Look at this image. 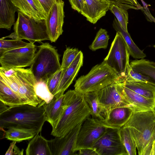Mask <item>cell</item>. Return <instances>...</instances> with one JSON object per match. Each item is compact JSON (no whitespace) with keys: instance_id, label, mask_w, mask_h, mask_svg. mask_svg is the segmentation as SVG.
Returning a JSON list of instances; mask_svg holds the SVG:
<instances>
[{"instance_id":"22","label":"cell","mask_w":155,"mask_h":155,"mask_svg":"<svg viewBox=\"0 0 155 155\" xmlns=\"http://www.w3.org/2000/svg\"><path fill=\"white\" fill-rule=\"evenodd\" d=\"M17 11L11 0H0V28L10 30L15 24Z\"/></svg>"},{"instance_id":"6","label":"cell","mask_w":155,"mask_h":155,"mask_svg":"<svg viewBox=\"0 0 155 155\" xmlns=\"http://www.w3.org/2000/svg\"><path fill=\"white\" fill-rule=\"evenodd\" d=\"M13 29L14 32L10 35L2 38L25 39L31 43L50 40L45 20L36 21L19 11L18 12V18L14 24Z\"/></svg>"},{"instance_id":"45","label":"cell","mask_w":155,"mask_h":155,"mask_svg":"<svg viewBox=\"0 0 155 155\" xmlns=\"http://www.w3.org/2000/svg\"><path fill=\"white\" fill-rule=\"evenodd\" d=\"M70 3L71 4V2L72 0H68Z\"/></svg>"},{"instance_id":"19","label":"cell","mask_w":155,"mask_h":155,"mask_svg":"<svg viewBox=\"0 0 155 155\" xmlns=\"http://www.w3.org/2000/svg\"><path fill=\"white\" fill-rule=\"evenodd\" d=\"M134 112V110L129 107H117L112 109L102 121L111 128L119 129L127 122Z\"/></svg>"},{"instance_id":"15","label":"cell","mask_w":155,"mask_h":155,"mask_svg":"<svg viewBox=\"0 0 155 155\" xmlns=\"http://www.w3.org/2000/svg\"><path fill=\"white\" fill-rule=\"evenodd\" d=\"M71 90L57 98L53 97L48 103H45L43 106L45 109L46 121L54 127L59 120L66 108L68 103Z\"/></svg>"},{"instance_id":"21","label":"cell","mask_w":155,"mask_h":155,"mask_svg":"<svg viewBox=\"0 0 155 155\" xmlns=\"http://www.w3.org/2000/svg\"><path fill=\"white\" fill-rule=\"evenodd\" d=\"M119 80L125 87L147 98L155 100V84L149 81H143L119 77Z\"/></svg>"},{"instance_id":"29","label":"cell","mask_w":155,"mask_h":155,"mask_svg":"<svg viewBox=\"0 0 155 155\" xmlns=\"http://www.w3.org/2000/svg\"><path fill=\"white\" fill-rule=\"evenodd\" d=\"M119 133L128 155H136V145L129 128L123 126L119 129Z\"/></svg>"},{"instance_id":"10","label":"cell","mask_w":155,"mask_h":155,"mask_svg":"<svg viewBox=\"0 0 155 155\" xmlns=\"http://www.w3.org/2000/svg\"><path fill=\"white\" fill-rule=\"evenodd\" d=\"M15 77L18 86L19 96L26 104L36 106L43 101L36 95L37 82L30 68H15Z\"/></svg>"},{"instance_id":"11","label":"cell","mask_w":155,"mask_h":155,"mask_svg":"<svg viewBox=\"0 0 155 155\" xmlns=\"http://www.w3.org/2000/svg\"><path fill=\"white\" fill-rule=\"evenodd\" d=\"M97 95L104 119L115 108L125 106L132 108L122 95L118 81L98 91Z\"/></svg>"},{"instance_id":"37","label":"cell","mask_w":155,"mask_h":155,"mask_svg":"<svg viewBox=\"0 0 155 155\" xmlns=\"http://www.w3.org/2000/svg\"><path fill=\"white\" fill-rule=\"evenodd\" d=\"M125 77L128 79L150 82V79L148 77L133 69L130 66V64L127 67Z\"/></svg>"},{"instance_id":"34","label":"cell","mask_w":155,"mask_h":155,"mask_svg":"<svg viewBox=\"0 0 155 155\" xmlns=\"http://www.w3.org/2000/svg\"><path fill=\"white\" fill-rule=\"evenodd\" d=\"M64 69H61L47 80L46 84L50 92L54 96L56 94L58 86Z\"/></svg>"},{"instance_id":"23","label":"cell","mask_w":155,"mask_h":155,"mask_svg":"<svg viewBox=\"0 0 155 155\" xmlns=\"http://www.w3.org/2000/svg\"><path fill=\"white\" fill-rule=\"evenodd\" d=\"M25 152L26 155H52L48 140L38 134L29 142Z\"/></svg>"},{"instance_id":"43","label":"cell","mask_w":155,"mask_h":155,"mask_svg":"<svg viewBox=\"0 0 155 155\" xmlns=\"http://www.w3.org/2000/svg\"><path fill=\"white\" fill-rule=\"evenodd\" d=\"M101 0L102 1V2H107L106 0Z\"/></svg>"},{"instance_id":"30","label":"cell","mask_w":155,"mask_h":155,"mask_svg":"<svg viewBox=\"0 0 155 155\" xmlns=\"http://www.w3.org/2000/svg\"><path fill=\"white\" fill-rule=\"evenodd\" d=\"M107 31L101 28L97 32L95 38L91 44L89 46V49L92 51L101 48H107L109 39Z\"/></svg>"},{"instance_id":"14","label":"cell","mask_w":155,"mask_h":155,"mask_svg":"<svg viewBox=\"0 0 155 155\" xmlns=\"http://www.w3.org/2000/svg\"><path fill=\"white\" fill-rule=\"evenodd\" d=\"M82 123L77 125L63 136L55 137L53 139L48 140L52 155L76 154L75 149Z\"/></svg>"},{"instance_id":"24","label":"cell","mask_w":155,"mask_h":155,"mask_svg":"<svg viewBox=\"0 0 155 155\" xmlns=\"http://www.w3.org/2000/svg\"><path fill=\"white\" fill-rule=\"evenodd\" d=\"M112 25L115 30L120 33L125 40L128 46L130 55L134 58L138 59L144 58L146 56V54L134 43L128 32L122 28L115 18Z\"/></svg>"},{"instance_id":"8","label":"cell","mask_w":155,"mask_h":155,"mask_svg":"<svg viewBox=\"0 0 155 155\" xmlns=\"http://www.w3.org/2000/svg\"><path fill=\"white\" fill-rule=\"evenodd\" d=\"M111 128L102 120L90 117L82 123L77 137L76 152L85 148H92L96 142Z\"/></svg>"},{"instance_id":"9","label":"cell","mask_w":155,"mask_h":155,"mask_svg":"<svg viewBox=\"0 0 155 155\" xmlns=\"http://www.w3.org/2000/svg\"><path fill=\"white\" fill-rule=\"evenodd\" d=\"M37 49L34 43L6 51L0 54L1 67L6 70L30 66Z\"/></svg>"},{"instance_id":"40","label":"cell","mask_w":155,"mask_h":155,"mask_svg":"<svg viewBox=\"0 0 155 155\" xmlns=\"http://www.w3.org/2000/svg\"><path fill=\"white\" fill-rule=\"evenodd\" d=\"M70 4L73 9L81 13L83 6V0H72Z\"/></svg>"},{"instance_id":"7","label":"cell","mask_w":155,"mask_h":155,"mask_svg":"<svg viewBox=\"0 0 155 155\" xmlns=\"http://www.w3.org/2000/svg\"><path fill=\"white\" fill-rule=\"evenodd\" d=\"M130 54L128 46L123 37L117 32L108 54L104 61L113 69L120 77L126 76L130 65Z\"/></svg>"},{"instance_id":"18","label":"cell","mask_w":155,"mask_h":155,"mask_svg":"<svg viewBox=\"0 0 155 155\" xmlns=\"http://www.w3.org/2000/svg\"><path fill=\"white\" fill-rule=\"evenodd\" d=\"M118 82L122 95L130 104L134 112L153 110L155 105V100L144 97L127 88L119 79Z\"/></svg>"},{"instance_id":"1","label":"cell","mask_w":155,"mask_h":155,"mask_svg":"<svg viewBox=\"0 0 155 155\" xmlns=\"http://www.w3.org/2000/svg\"><path fill=\"white\" fill-rule=\"evenodd\" d=\"M46 121L43 106L28 104L7 107L0 113L1 129L17 127L33 130L38 134Z\"/></svg>"},{"instance_id":"25","label":"cell","mask_w":155,"mask_h":155,"mask_svg":"<svg viewBox=\"0 0 155 155\" xmlns=\"http://www.w3.org/2000/svg\"><path fill=\"white\" fill-rule=\"evenodd\" d=\"M133 69L148 77L155 84V62L144 59L133 60L130 63Z\"/></svg>"},{"instance_id":"35","label":"cell","mask_w":155,"mask_h":155,"mask_svg":"<svg viewBox=\"0 0 155 155\" xmlns=\"http://www.w3.org/2000/svg\"><path fill=\"white\" fill-rule=\"evenodd\" d=\"M76 48H66L64 51L61 64V69H65L71 64L79 52Z\"/></svg>"},{"instance_id":"16","label":"cell","mask_w":155,"mask_h":155,"mask_svg":"<svg viewBox=\"0 0 155 155\" xmlns=\"http://www.w3.org/2000/svg\"><path fill=\"white\" fill-rule=\"evenodd\" d=\"M83 54L80 51L71 64L64 70L58 86L56 94L54 97L57 98L64 94V91L72 83L73 80L82 66Z\"/></svg>"},{"instance_id":"13","label":"cell","mask_w":155,"mask_h":155,"mask_svg":"<svg viewBox=\"0 0 155 155\" xmlns=\"http://www.w3.org/2000/svg\"><path fill=\"white\" fill-rule=\"evenodd\" d=\"M64 6V2L62 0L56 2L45 20L47 33L51 42H55L63 31Z\"/></svg>"},{"instance_id":"27","label":"cell","mask_w":155,"mask_h":155,"mask_svg":"<svg viewBox=\"0 0 155 155\" xmlns=\"http://www.w3.org/2000/svg\"><path fill=\"white\" fill-rule=\"evenodd\" d=\"M0 101L8 107L26 104L9 87L0 81Z\"/></svg>"},{"instance_id":"38","label":"cell","mask_w":155,"mask_h":155,"mask_svg":"<svg viewBox=\"0 0 155 155\" xmlns=\"http://www.w3.org/2000/svg\"><path fill=\"white\" fill-rule=\"evenodd\" d=\"M16 141H12L10 143L9 148L5 154V155H23V149H22L21 150L16 145Z\"/></svg>"},{"instance_id":"12","label":"cell","mask_w":155,"mask_h":155,"mask_svg":"<svg viewBox=\"0 0 155 155\" xmlns=\"http://www.w3.org/2000/svg\"><path fill=\"white\" fill-rule=\"evenodd\" d=\"M119 129L109 128L94 144L92 148L98 155H128L121 139Z\"/></svg>"},{"instance_id":"3","label":"cell","mask_w":155,"mask_h":155,"mask_svg":"<svg viewBox=\"0 0 155 155\" xmlns=\"http://www.w3.org/2000/svg\"><path fill=\"white\" fill-rule=\"evenodd\" d=\"M91 116V110L84 94L71 90L68 105L60 119L52 128L51 135L63 136Z\"/></svg>"},{"instance_id":"41","label":"cell","mask_w":155,"mask_h":155,"mask_svg":"<svg viewBox=\"0 0 155 155\" xmlns=\"http://www.w3.org/2000/svg\"><path fill=\"white\" fill-rule=\"evenodd\" d=\"M77 155H98L93 148H85L80 150Z\"/></svg>"},{"instance_id":"17","label":"cell","mask_w":155,"mask_h":155,"mask_svg":"<svg viewBox=\"0 0 155 155\" xmlns=\"http://www.w3.org/2000/svg\"><path fill=\"white\" fill-rule=\"evenodd\" d=\"M83 6L81 13L87 20L95 24L104 16L111 4L101 0H83Z\"/></svg>"},{"instance_id":"28","label":"cell","mask_w":155,"mask_h":155,"mask_svg":"<svg viewBox=\"0 0 155 155\" xmlns=\"http://www.w3.org/2000/svg\"><path fill=\"white\" fill-rule=\"evenodd\" d=\"M97 92L86 93L84 94V96L91 110V117L103 120L104 118L98 98Z\"/></svg>"},{"instance_id":"39","label":"cell","mask_w":155,"mask_h":155,"mask_svg":"<svg viewBox=\"0 0 155 155\" xmlns=\"http://www.w3.org/2000/svg\"><path fill=\"white\" fill-rule=\"evenodd\" d=\"M43 9L45 12L47 16L54 4L58 0H38Z\"/></svg>"},{"instance_id":"33","label":"cell","mask_w":155,"mask_h":155,"mask_svg":"<svg viewBox=\"0 0 155 155\" xmlns=\"http://www.w3.org/2000/svg\"><path fill=\"white\" fill-rule=\"evenodd\" d=\"M35 91L38 97L46 103H49L54 97V96L50 92L46 83L45 82L37 83Z\"/></svg>"},{"instance_id":"4","label":"cell","mask_w":155,"mask_h":155,"mask_svg":"<svg viewBox=\"0 0 155 155\" xmlns=\"http://www.w3.org/2000/svg\"><path fill=\"white\" fill-rule=\"evenodd\" d=\"M30 66L37 83L46 82L49 78L61 69L59 55L55 47L48 43H42Z\"/></svg>"},{"instance_id":"32","label":"cell","mask_w":155,"mask_h":155,"mask_svg":"<svg viewBox=\"0 0 155 155\" xmlns=\"http://www.w3.org/2000/svg\"><path fill=\"white\" fill-rule=\"evenodd\" d=\"M31 43L25 42L20 39L6 40L1 38L0 39V54L9 50L27 46Z\"/></svg>"},{"instance_id":"26","label":"cell","mask_w":155,"mask_h":155,"mask_svg":"<svg viewBox=\"0 0 155 155\" xmlns=\"http://www.w3.org/2000/svg\"><path fill=\"white\" fill-rule=\"evenodd\" d=\"M4 133L6 139L16 142L31 139L38 134L33 130L17 127H8Z\"/></svg>"},{"instance_id":"36","label":"cell","mask_w":155,"mask_h":155,"mask_svg":"<svg viewBox=\"0 0 155 155\" xmlns=\"http://www.w3.org/2000/svg\"><path fill=\"white\" fill-rule=\"evenodd\" d=\"M111 4H114L126 10H140L143 7L137 0H106Z\"/></svg>"},{"instance_id":"42","label":"cell","mask_w":155,"mask_h":155,"mask_svg":"<svg viewBox=\"0 0 155 155\" xmlns=\"http://www.w3.org/2000/svg\"><path fill=\"white\" fill-rule=\"evenodd\" d=\"M140 10L143 12L148 21L155 23V18L152 15L149 9L147 10L143 7Z\"/></svg>"},{"instance_id":"31","label":"cell","mask_w":155,"mask_h":155,"mask_svg":"<svg viewBox=\"0 0 155 155\" xmlns=\"http://www.w3.org/2000/svg\"><path fill=\"white\" fill-rule=\"evenodd\" d=\"M109 10L115 16L121 26L126 31H128V15L127 10L114 4L110 5Z\"/></svg>"},{"instance_id":"20","label":"cell","mask_w":155,"mask_h":155,"mask_svg":"<svg viewBox=\"0 0 155 155\" xmlns=\"http://www.w3.org/2000/svg\"><path fill=\"white\" fill-rule=\"evenodd\" d=\"M18 11L36 21L45 20L47 15L38 0H11Z\"/></svg>"},{"instance_id":"44","label":"cell","mask_w":155,"mask_h":155,"mask_svg":"<svg viewBox=\"0 0 155 155\" xmlns=\"http://www.w3.org/2000/svg\"><path fill=\"white\" fill-rule=\"evenodd\" d=\"M153 111H154V112L155 113V105L153 108Z\"/></svg>"},{"instance_id":"2","label":"cell","mask_w":155,"mask_h":155,"mask_svg":"<svg viewBox=\"0 0 155 155\" xmlns=\"http://www.w3.org/2000/svg\"><path fill=\"white\" fill-rule=\"evenodd\" d=\"M124 126L127 127L139 155H155V113L153 110L134 111Z\"/></svg>"},{"instance_id":"5","label":"cell","mask_w":155,"mask_h":155,"mask_svg":"<svg viewBox=\"0 0 155 155\" xmlns=\"http://www.w3.org/2000/svg\"><path fill=\"white\" fill-rule=\"evenodd\" d=\"M120 77L104 61L93 67L87 74L76 81L74 90L80 93L98 91L117 81Z\"/></svg>"}]
</instances>
